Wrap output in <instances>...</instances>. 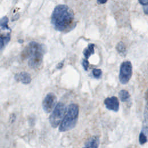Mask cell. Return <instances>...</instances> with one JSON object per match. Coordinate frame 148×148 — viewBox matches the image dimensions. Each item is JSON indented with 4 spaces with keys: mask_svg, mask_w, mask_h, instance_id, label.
<instances>
[{
    "mask_svg": "<svg viewBox=\"0 0 148 148\" xmlns=\"http://www.w3.org/2000/svg\"><path fill=\"white\" fill-rule=\"evenodd\" d=\"M18 42H20V43H23V40H18Z\"/></svg>",
    "mask_w": 148,
    "mask_h": 148,
    "instance_id": "22",
    "label": "cell"
},
{
    "mask_svg": "<svg viewBox=\"0 0 148 148\" xmlns=\"http://www.w3.org/2000/svg\"><path fill=\"white\" fill-rule=\"evenodd\" d=\"M14 78L17 81H20L22 83L25 84H29L31 81V77L30 76V75L25 72H22L15 75Z\"/></svg>",
    "mask_w": 148,
    "mask_h": 148,
    "instance_id": "8",
    "label": "cell"
},
{
    "mask_svg": "<svg viewBox=\"0 0 148 148\" xmlns=\"http://www.w3.org/2000/svg\"><path fill=\"white\" fill-rule=\"evenodd\" d=\"M79 116V106L77 104L69 105L62 122L59 127L60 132H65L73 129L77 123Z\"/></svg>",
    "mask_w": 148,
    "mask_h": 148,
    "instance_id": "3",
    "label": "cell"
},
{
    "mask_svg": "<svg viewBox=\"0 0 148 148\" xmlns=\"http://www.w3.org/2000/svg\"><path fill=\"white\" fill-rule=\"evenodd\" d=\"M145 99H146L147 105H148V90H147V91L146 92V94H145Z\"/></svg>",
    "mask_w": 148,
    "mask_h": 148,
    "instance_id": "20",
    "label": "cell"
},
{
    "mask_svg": "<svg viewBox=\"0 0 148 148\" xmlns=\"http://www.w3.org/2000/svg\"><path fill=\"white\" fill-rule=\"evenodd\" d=\"M94 53V45L92 43L89 44L88 47L86 48L83 51V54L87 60Z\"/></svg>",
    "mask_w": 148,
    "mask_h": 148,
    "instance_id": "10",
    "label": "cell"
},
{
    "mask_svg": "<svg viewBox=\"0 0 148 148\" xmlns=\"http://www.w3.org/2000/svg\"><path fill=\"white\" fill-rule=\"evenodd\" d=\"M44 54L43 46L32 42L25 49L23 55L28 60V65L34 69L39 68L42 64Z\"/></svg>",
    "mask_w": 148,
    "mask_h": 148,
    "instance_id": "2",
    "label": "cell"
},
{
    "mask_svg": "<svg viewBox=\"0 0 148 148\" xmlns=\"http://www.w3.org/2000/svg\"><path fill=\"white\" fill-rule=\"evenodd\" d=\"M92 73L95 78H99L102 75V71L100 69H94L92 71Z\"/></svg>",
    "mask_w": 148,
    "mask_h": 148,
    "instance_id": "16",
    "label": "cell"
},
{
    "mask_svg": "<svg viewBox=\"0 0 148 148\" xmlns=\"http://www.w3.org/2000/svg\"><path fill=\"white\" fill-rule=\"evenodd\" d=\"M63 65H64V62H60V63L57 65V68L58 69H61V68H62Z\"/></svg>",
    "mask_w": 148,
    "mask_h": 148,
    "instance_id": "19",
    "label": "cell"
},
{
    "mask_svg": "<svg viewBox=\"0 0 148 148\" xmlns=\"http://www.w3.org/2000/svg\"><path fill=\"white\" fill-rule=\"evenodd\" d=\"M8 18L6 16H4L0 19V29L3 31H11L10 29L8 26Z\"/></svg>",
    "mask_w": 148,
    "mask_h": 148,
    "instance_id": "12",
    "label": "cell"
},
{
    "mask_svg": "<svg viewBox=\"0 0 148 148\" xmlns=\"http://www.w3.org/2000/svg\"><path fill=\"white\" fill-rule=\"evenodd\" d=\"M119 96L122 102L126 101L130 98V94L127 90H122L119 93Z\"/></svg>",
    "mask_w": 148,
    "mask_h": 148,
    "instance_id": "13",
    "label": "cell"
},
{
    "mask_svg": "<svg viewBox=\"0 0 148 148\" xmlns=\"http://www.w3.org/2000/svg\"><path fill=\"white\" fill-rule=\"evenodd\" d=\"M74 15L72 11L65 5L57 6L51 14V23L55 29L67 31L75 26Z\"/></svg>",
    "mask_w": 148,
    "mask_h": 148,
    "instance_id": "1",
    "label": "cell"
},
{
    "mask_svg": "<svg viewBox=\"0 0 148 148\" xmlns=\"http://www.w3.org/2000/svg\"><path fill=\"white\" fill-rule=\"evenodd\" d=\"M106 108L110 110L117 112L119 109V102L117 97L113 96L106 98L104 101Z\"/></svg>",
    "mask_w": 148,
    "mask_h": 148,
    "instance_id": "7",
    "label": "cell"
},
{
    "mask_svg": "<svg viewBox=\"0 0 148 148\" xmlns=\"http://www.w3.org/2000/svg\"><path fill=\"white\" fill-rule=\"evenodd\" d=\"M67 108L62 102H58L54 108L51 114L49 117V122L53 128H56L63 120Z\"/></svg>",
    "mask_w": 148,
    "mask_h": 148,
    "instance_id": "4",
    "label": "cell"
},
{
    "mask_svg": "<svg viewBox=\"0 0 148 148\" xmlns=\"http://www.w3.org/2000/svg\"><path fill=\"white\" fill-rule=\"evenodd\" d=\"M57 103V97L52 92L48 93L42 102V107L46 113L51 112L55 108Z\"/></svg>",
    "mask_w": 148,
    "mask_h": 148,
    "instance_id": "6",
    "label": "cell"
},
{
    "mask_svg": "<svg viewBox=\"0 0 148 148\" xmlns=\"http://www.w3.org/2000/svg\"><path fill=\"white\" fill-rule=\"evenodd\" d=\"M82 65L84 69V70L87 71L88 69V61H87V59L83 60L82 61Z\"/></svg>",
    "mask_w": 148,
    "mask_h": 148,
    "instance_id": "18",
    "label": "cell"
},
{
    "mask_svg": "<svg viewBox=\"0 0 148 148\" xmlns=\"http://www.w3.org/2000/svg\"><path fill=\"white\" fill-rule=\"evenodd\" d=\"M99 3H105L107 2V0H97Z\"/></svg>",
    "mask_w": 148,
    "mask_h": 148,
    "instance_id": "21",
    "label": "cell"
},
{
    "mask_svg": "<svg viewBox=\"0 0 148 148\" xmlns=\"http://www.w3.org/2000/svg\"><path fill=\"white\" fill-rule=\"evenodd\" d=\"M116 49L119 52H123L125 50V46L124 43L121 42H119L116 46Z\"/></svg>",
    "mask_w": 148,
    "mask_h": 148,
    "instance_id": "17",
    "label": "cell"
},
{
    "mask_svg": "<svg viewBox=\"0 0 148 148\" xmlns=\"http://www.w3.org/2000/svg\"><path fill=\"white\" fill-rule=\"evenodd\" d=\"M139 2L143 6V10L146 14H148V0H138Z\"/></svg>",
    "mask_w": 148,
    "mask_h": 148,
    "instance_id": "14",
    "label": "cell"
},
{
    "mask_svg": "<svg viewBox=\"0 0 148 148\" xmlns=\"http://www.w3.org/2000/svg\"><path fill=\"white\" fill-rule=\"evenodd\" d=\"M99 145V137L98 136H93L86 142L83 148H98Z\"/></svg>",
    "mask_w": 148,
    "mask_h": 148,
    "instance_id": "9",
    "label": "cell"
},
{
    "mask_svg": "<svg viewBox=\"0 0 148 148\" xmlns=\"http://www.w3.org/2000/svg\"><path fill=\"white\" fill-rule=\"evenodd\" d=\"M10 39V34H2L0 35V50L9 42Z\"/></svg>",
    "mask_w": 148,
    "mask_h": 148,
    "instance_id": "11",
    "label": "cell"
},
{
    "mask_svg": "<svg viewBox=\"0 0 148 148\" xmlns=\"http://www.w3.org/2000/svg\"><path fill=\"white\" fill-rule=\"evenodd\" d=\"M148 140V137L144 134L142 132H140L139 135V141L140 145H143L146 143Z\"/></svg>",
    "mask_w": 148,
    "mask_h": 148,
    "instance_id": "15",
    "label": "cell"
},
{
    "mask_svg": "<svg viewBox=\"0 0 148 148\" xmlns=\"http://www.w3.org/2000/svg\"><path fill=\"white\" fill-rule=\"evenodd\" d=\"M132 66L131 62H123L120 68L119 80L123 84H127L131 77L132 73Z\"/></svg>",
    "mask_w": 148,
    "mask_h": 148,
    "instance_id": "5",
    "label": "cell"
}]
</instances>
